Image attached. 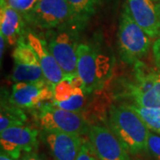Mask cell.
I'll return each instance as SVG.
<instances>
[{"mask_svg": "<svg viewBox=\"0 0 160 160\" xmlns=\"http://www.w3.org/2000/svg\"><path fill=\"white\" fill-rule=\"evenodd\" d=\"M111 62L96 44L80 43L78 48L77 75L82 80L86 93L102 88L111 73Z\"/></svg>", "mask_w": 160, "mask_h": 160, "instance_id": "cell-5", "label": "cell"}, {"mask_svg": "<svg viewBox=\"0 0 160 160\" xmlns=\"http://www.w3.org/2000/svg\"><path fill=\"white\" fill-rule=\"evenodd\" d=\"M153 1H154L155 3H157V2H159L160 0H153Z\"/></svg>", "mask_w": 160, "mask_h": 160, "instance_id": "cell-28", "label": "cell"}, {"mask_svg": "<svg viewBox=\"0 0 160 160\" xmlns=\"http://www.w3.org/2000/svg\"><path fill=\"white\" fill-rule=\"evenodd\" d=\"M39 0H6L7 4L14 10L25 16L32 11Z\"/></svg>", "mask_w": 160, "mask_h": 160, "instance_id": "cell-20", "label": "cell"}, {"mask_svg": "<svg viewBox=\"0 0 160 160\" xmlns=\"http://www.w3.org/2000/svg\"><path fill=\"white\" fill-rule=\"evenodd\" d=\"M13 69L11 80L14 83H36L46 81L38 56L26 37L17 42L12 52Z\"/></svg>", "mask_w": 160, "mask_h": 160, "instance_id": "cell-8", "label": "cell"}, {"mask_svg": "<svg viewBox=\"0 0 160 160\" xmlns=\"http://www.w3.org/2000/svg\"><path fill=\"white\" fill-rule=\"evenodd\" d=\"M0 110V132L12 126H25L28 120L22 109L9 101L8 93L6 91H2Z\"/></svg>", "mask_w": 160, "mask_h": 160, "instance_id": "cell-17", "label": "cell"}, {"mask_svg": "<svg viewBox=\"0 0 160 160\" xmlns=\"http://www.w3.org/2000/svg\"><path fill=\"white\" fill-rule=\"evenodd\" d=\"M150 38L132 17L126 1L120 14L118 32V46L121 61L128 65H133L146 57L150 49Z\"/></svg>", "mask_w": 160, "mask_h": 160, "instance_id": "cell-3", "label": "cell"}, {"mask_svg": "<svg viewBox=\"0 0 160 160\" xmlns=\"http://www.w3.org/2000/svg\"><path fill=\"white\" fill-rule=\"evenodd\" d=\"M35 118L41 129L53 130L77 135L88 134L90 125L82 112L61 109L53 103L47 102L37 109Z\"/></svg>", "mask_w": 160, "mask_h": 160, "instance_id": "cell-6", "label": "cell"}, {"mask_svg": "<svg viewBox=\"0 0 160 160\" xmlns=\"http://www.w3.org/2000/svg\"><path fill=\"white\" fill-rule=\"evenodd\" d=\"M132 78L121 79L115 97L149 108H160V71L142 61L134 63Z\"/></svg>", "mask_w": 160, "mask_h": 160, "instance_id": "cell-1", "label": "cell"}, {"mask_svg": "<svg viewBox=\"0 0 160 160\" xmlns=\"http://www.w3.org/2000/svg\"><path fill=\"white\" fill-rule=\"evenodd\" d=\"M27 25L22 13L9 6L6 0H0V35L9 46H16L19 40L26 37Z\"/></svg>", "mask_w": 160, "mask_h": 160, "instance_id": "cell-15", "label": "cell"}, {"mask_svg": "<svg viewBox=\"0 0 160 160\" xmlns=\"http://www.w3.org/2000/svg\"><path fill=\"white\" fill-rule=\"evenodd\" d=\"M142 120L150 131L160 134V108H149L132 103H125Z\"/></svg>", "mask_w": 160, "mask_h": 160, "instance_id": "cell-19", "label": "cell"}, {"mask_svg": "<svg viewBox=\"0 0 160 160\" xmlns=\"http://www.w3.org/2000/svg\"><path fill=\"white\" fill-rule=\"evenodd\" d=\"M156 7H157V12H158V17H159L160 19V1L159 2H157V3H156Z\"/></svg>", "mask_w": 160, "mask_h": 160, "instance_id": "cell-27", "label": "cell"}, {"mask_svg": "<svg viewBox=\"0 0 160 160\" xmlns=\"http://www.w3.org/2000/svg\"><path fill=\"white\" fill-rule=\"evenodd\" d=\"M39 135L53 160H76L85 140L80 135L46 129H41Z\"/></svg>", "mask_w": 160, "mask_h": 160, "instance_id": "cell-13", "label": "cell"}, {"mask_svg": "<svg viewBox=\"0 0 160 160\" xmlns=\"http://www.w3.org/2000/svg\"><path fill=\"white\" fill-rule=\"evenodd\" d=\"M152 52L156 67L158 68V70L160 71V34L158 36V38H156V40L153 43Z\"/></svg>", "mask_w": 160, "mask_h": 160, "instance_id": "cell-23", "label": "cell"}, {"mask_svg": "<svg viewBox=\"0 0 160 160\" xmlns=\"http://www.w3.org/2000/svg\"><path fill=\"white\" fill-rule=\"evenodd\" d=\"M0 41H1V52H0V56H1V61L3 60V55H4V52H5V50H6V44L7 43L6 42V38L2 36V35H0Z\"/></svg>", "mask_w": 160, "mask_h": 160, "instance_id": "cell-25", "label": "cell"}, {"mask_svg": "<svg viewBox=\"0 0 160 160\" xmlns=\"http://www.w3.org/2000/svg\"><path fill=\"white\" fill-rule=\"evenodd\" d=\"M9 101L21 109H38L44 104L52 102V86L47 81L36 83H14Z\"/></svg>", "mask_w": 160, "mask_h": 160, "instance_id": "cell-12", "label": "cell"}, {"mask_svg": "<svg viewBox=\"0 0 160 160\" xmlns=\"http://www.w3.org/2000/svg\"><path fill=\"white\" fill-rule=\"evenodd\" d=\"M52 102L59 108L74 112H82L88 104L90 94L85 91L84 84L78 75L65 77L52 86Z\"/></svg>", "mask_w": 160, "mask_h": 160, "instance_id": "cell-9", "label": "cell"}, {"mask_svg": "<svg viewBox=\"0 0 160 160\" xmlns=\"http://www.w3.org/2000/svg\"><path fill=\"white\" fill-rule=\"evenodd\" d=\"M73 14V20L82 29L95 14L100 0H67Z\"/></svg>", "mask_w": 160, "mask_h": 160, "instance_id": "cell-18", "label": "cell"}, {"mask_svg": "<svg viewBox=\"0 0 160 160\" xmlns=\"http://www.w3.org/2000/svg\"><path fill=\"white\" fill-rule=\"evenodd\" d=\"M88 137L98 160H130L128 151L109 127L90 125Z\"/></svg>", "mask_w": 160, "mask_h": 160, "instance_id": "cell-11", "label": "cell"}, {"mask_svg": "<svg viewBox=\"0 0 160 160\" xmlns=\"http://www.w3.org/2000/svg\"><path fill=\"white\" fill-rule=\"evenodd\" d=\"M132 17L151 38L160 34V19L153 0H126Z\"/></svg>", "mask_w": 160, "mask_h": 160, "instance_id": "cell-16", "label": "cell"}, {"mask_svg": "<svg viewBox=\"0 0 160 160\" xmlns=\"http://www.w3.org/2000/svg\"><path fill=\"white\" fill-rule=\"evenodd\" d=\"M108 125L129 154L147 151L149 129L140 117L126 104H111Z\"/></svg>", "mask_w": 160, "mask_h": 160, "instance_id": "cell-2", "label": "cell"}, {"mask_svg": "<svg viewBox=\"0 0 160 160\" xmlns=\"http://www.w3.org/2000/svg\"><path fill=\"white\" fill-rule=\"evenodd\" d=\"M76 160H98L89 141L84 140L82 147Z\"/></svg>", "mask_w": 160, "mask_h": 160, "instance_id": "cell-22", "label": "cell"}, {"mask_svg": "<svg viewBox=\"0 0 160 160\" xmlns=\"http://www.w3.org/2000/svg\"><path fill=\"white\" fill-rule=\"evenodd\" d=\"M39 132L30 126H20L9 127L0 132L1 151L20 159L25 154L36 152L38 148Z\"/></svg>", "mask_w": 160, "mask_h": 160, "instance_id": "cell-10", "label": "cell"}, {"mask_svg": "<svg viewBox=\"0 0 160 160\" xmlns=\"http://www.w3.org/2000/svg\"><path fill=\"white\" fill-rule=\"evenodd\" d=\"M23 17L28 25L41 31L51 30L74 22L67 0H39L32 11Z\"/></svg>", "mask_w": 160, "mask_h": 160, "instance_id": "cell-7", "label": "cell"}, {"mask_svg": "<svg viewBox=\"0 0 160 160\" xmlns=\"http://www.w3.org/2000/svg\"><path fill=\"white\" fill-rule=\"evenodd\" d=\"M147 152H149L153 160H160V135L149 132Z\"/></svg>", "mask_w": 160, "mask_h": 160, "instance_id": "cell-21", "label": "cell"}, {"mask_svg": "<svg viewBox=\"0 0 160 160\" xmlns=\"http://www.w3.org/2000/svg\"><path fill=\"white\" fill-rule=\"evenodd\" d=\"M26 39L38 56L46 81L53 86L62 80L66 76L56 59L48 49L46 42L33 32H27Z\"/></svg>", "mask_w": 160, "mask_h": 160, "instance_id": "cell-14", "label": "cell"}, {"mask_svg": "<svg viewBox=\"0 0 160 160\" xmlns=\"http://www.w3.org/2000/svg\"><path fill=\"white\" fill-rule=\"evenodd\" d=\"M20 160H46V158L43 156L38 154L37 152H31L22 156V158Z\"/></svg>", "mask_w": 160, "mask_h": 160, "instance_id": "cell-24", "label": "cell"}, {"mask_svg": "<svg viewBox=\"0 0 160 160\" xmlns=\"http://www.w3.org/2000/svg\"><path fill=\"white\" fill-rule=\"evenodd\" d=\"M0 160H20L16 159V158H13L12 157H11L10 155L6 154L4 151H1V154H0Z\"/></svg>", "mask_w": 160, "mask_h": 160, "instance_id": "cell-26", "label": "cell"}, {"mask_svg": "<svg viewBox=\"0 0 160 160\" xmlns=\"http://www.w3.org/2000/svg\"><path fill=\"white\" fill-rule=\"evenodd\" d=\"M82 28L75 22L45 31L46 46L62 69L66 77L77 75L78 48Z\"/></svg>", "mask_w": 160, "mask_h": 160, "instance_id": "cell-4", "label": "cell"}]
</instances>
